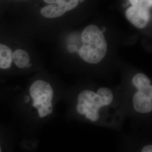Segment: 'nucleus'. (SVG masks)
<instances>
[{
    "label": "nucleus",
    "mask_w": 152,
    "mask_h": 152,
    "mask_svg": "<svg viewBox=\"0 0 152 152\" xmlns=\"http://www.w3.org/2000/svg\"><path fill=\"white\" fill-rule=\"evenodd\" d=\"M83 45L78 53L82 59L90 64H98L103 59L108 45L102 31L95 25H89L81 34Z\"/></svg>",
    "instance_id": "obj_1"
},
{
    "label": "nucleus",
    "mask_w": 152,
    "mask_h": 152,
    "mask_svg": "<svg viewBox=\"0 0 152 152\" xmlns=\"http://www.w3.org/2000/svg\"><path fill=\"white\" fill-rule=\"evenodd\" d=\"M29 93L32 99L33 106L38 110L40 118L53 113L54 90L49 83L43 80L34 82L29 88Z\"/></svg>",
    "instance_id": "obj_2"
},
{
    "label": "nucleus",
    "mask_w": 152,
    "mask_h": 152,
    "mask_svg": "<svg viewBox=\"0 0 152 152\" xmlns=\"http://www.w3.org/2000/svg\"><path fill=\"white\" fill-rule=\"evenodd\" d=\"M132 83L137 90L132 98L135 110L141 114L152 110V86L150 80L142 73H137L132 78Z\"/></svg>",
    "instance_id": "obj_3"
},
{
    "label": "nucleus",
    "mask_w": 152,
    "mask_h": 152,
    "mask_svg": "<svg viewBox=\"0 0 152 152\" xmlns=\"http://www.w3.org/2000/svg\"><path fill=\"white\" fill-rule=\"evenodd\" d=\"M104 106L102 100L96 93L91 90H85L80 92L78 96L77 111L81 115L91 122L99 120L100 111Z\"/></svg>",
    "instance_id": "obj_4"
},
{
    "label": "nucleus",
    "mask_w": 152,
    "mask_h": 152,
    "mask_svg": "<svg viewBox=\"0 0 152 152\" xmlns=\"http://www.w3.org/2000/svg\"><path fill=\"white\" fill-rule=\"evenodd\" d=\"M48 4L41 10V14L46 18H56L63 15L66 12L78 5V0H44Z\"/></svg>",
    "instance_id": "obj_5"
},
{
    "label": "nucleus",
    "mask_w": 152,
    "mask_h": 152,
    "mask_svg": "<svg viewBox=\"0 0 152 152\" xmlns=\"http://www.w3.org/2000/svg\"><path fill=\"white\" fill-rule=\"evenodd\" d=\"M126 16L128 20L137 28L145 27L150 21V10L131 6L126 11Z\"/></svg>",
    "instance_id": "obj_6"
},
{
    "label": "nucleus",
    "mask_w": 152,
    "mask_h": 152,
    "mask_svg": "<svg viewBox=\"0 0 152 152\" xmlns=\"http://www.w3.org/2000/svg\"><path fill=\"white\" fill-rule=\"evenodd\" d=\"M12 61V52L11 49L5 45L0 44V68H9Z\"/></svg>",
    "instance_id": "obj_7"
},
{
    "label": "nucleus",
    "mask_w": 152,
    "mask_h": 152,
    "mask_svg": "<svg viewBox=\"0 0 152 152\" xmlns=\"http://www.w3.org/2000/svg\"><path fill=\"white\" fill-rule=\"evenodd\" d=\"M12 60L19 68H25L29 65L30 56L26 51L18 49L12 53Z\"/></svg>",
    "instance_id": "obj_8"
},
{
    "label": "nucleus",
    "mask_w": 152,
    "mask_h": 152,
    "mask_svg": "<svg viewBox=\"0 0 152 152\" xmlns=\"http://www.w3.org/2000/svg\"><path fill=\"white\" fill-rule=\"evenodd\" d=\"M96 94L101 99L104 106H108L112 103L113 101V94L112 91L107 87L100 88Z\"/></svg>",
    "instance_id": "obj_9"
},
{
    "label": "nucleus",
    "mask_w": 152,
    "mask_h": 152,
    "mask_svg": "<svg viewBox=\"0 0 152 152\" xmlns=\"http://www.w3.org/2000/svg\"><path fill=\"white\" fill-rule=\"evenodd\" d=\"M131 5L150 10L152 8V0H129Z\"/></svg>",
    "instance_id": "obj_10"
},
{
    "label": "nucleus",
    "mask_w": 152,
    "mask_h": 152,
    "mask_svg": "<svg viewBox=\"0 0 152 152\" xmlns=\"http://www.w3.org/2000/svg\"><path fill=\"white\" fill-rule=\"evenodd\" d=\"M140 152H152V145H147L144 147Z\"/></svg>",
    "instance_id": "obj_11"
},
{
    "label": "nucleus",
    "mask_w": 152,
    "mask_h": 152,
    "mask_svg": "<svg viewBox=\"0 0 152 152\" xmlns=\"http://www.w3.org/2000/svg\"><path fill=\"white\" fill-rule=\"evenodd\" d=\"M0 152H2V151H1V146H0Z\"/></svg>",
    "instance_id": "obj_12"
}]
</instances>
